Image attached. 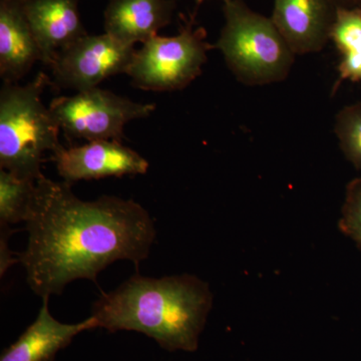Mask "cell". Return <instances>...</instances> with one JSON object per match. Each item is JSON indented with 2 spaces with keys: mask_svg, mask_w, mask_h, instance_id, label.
Segmentation results:
<instances>
[{
  "mask_svg": "<svg viewBox=\"0 0 361 361\" xmlns=\"http://www.w3.org/2000/svg\"><path fill=\"white\" fill-rule=\"evenodd\" d=\"M338 227L361 248V178L351 180L346 187Z\"/></svg>",
  "mask_w": 361,
  "mask_h": 361,
  "instance_id": "e0dca14e",
  "label": "cell"
},
{
  "mask_svg": "<svg viewBox=\"0 0 361 361\" xmlns=\"http://www.w3.org/2000/svg\"><path fill=\"white\" fill-rule=\"evenodd\" d=\"M27 246L18 256L30 289L42 298L63 293L78 279L97 282L118 260L135 267L149 257L156 228L139 203L116 196L78 198L71 184L42 176L25 221Z\"/></svg>",
  "mask_w": 361,
  "mask_h": 361,
  "instance_id": "6da1fadb",
  "label": "cell"
},
{
  "mask_svg": "<svg viewBox=\"0 0 361 361\" xmlns=\"http://www.w3.org/2000/svg\"><path fill=\"white\" fill-rule=\"evenodd\" d=\"M334 133L342 153L361 172V103L344 106L338 111Z\"/></svg>",
  "mask_w": 361,
  "mask_h": 361,
  "instance_id": "2e32d148",
  "label": "cell"
},
{
  "mask_svg": "<svg viewBox=\"0 0 361 361\" xmlns=\"http://www.w3.org/2000/svg\"><path fill=\"white\" fill-rule=\"evenodd\" d=\"M330 40L341 56L338 80L334 92L344 80L361 82V11L358 7L337 8Z\"/></svg>",
  "mask_w": 361,
  "mask_h": 361,
  "instance_id": "5bb4252c",
  "label": "cell"
},
{
  "mask_svg": "<svg viewBox=\"0 0 361 361\" xmlns=\"http://www.w3.org/2000/svg\"><path fill=\"white\" fill-rule=\"evenodd\" d=\"M82 0H25L28 23L42 52V63L51 66L56 54L87 35L80 20Z\"/></svg>",
  "mask_w": 361,
  "mask_h": 361,
  "instance_id": "30bf717a",
  "label": "cell"
},
{
  "mask_svg": "<svg viewBox=\"0 0 361 361\" xmlns=\"http://www.w3.org/2000/svg\"><path fill=\"white\" fill-rule=\"evenodd\" d=\"M51 85L44 73L23 85L4 82L0 90V169L37 180L44 176L45 154L52 156L61 148V129L42 101Z\"/></svg>",
  "mask_w": 361,
  "mask_h": 361,
  "instance_id": "3957f363",
  "label": "cell"
},
{
  "mask_svg": "<svg viewBox=\"0 0 361 361\" xmlns=\"http://www.w3.org/2000/svg\"><path fill=\"white\" fill-rule=\"evenodd\" d=\"M207 282L191 274L161 278L139 273L92 304L97 329L137 331L168 351L193 353L213 307Z\"/></svg>",
  "mask_w": 361,
  "mask_h": 361,
  "instance_id": "7a4b0ae2",
  "label": "cell"
},
{
  "mask_svg": "<svg viewBox=\"0 0 361 361\" xmlns=\"http://www.w3.org/2000/svg\"><path fill=\"white\" fill-rule=\"evenodd\" d=\"M175 0H110L104 11V32L135 45L158 35L172 21Z\"/></svg>",
  "mask_w": 361,
  "mask_h": 361,
  "instance_id": "4fadbf2b",
  "label": "cell"
},
{
  "mask_svg": "<svg viewBox=\"0 0 361 361\" xmlns=\"http://www.w3.org/2000/svg\"><path fill=\"white\" fill-rule=\"evenodd\" d=\"M225 25L215 49L242 84L266 85L288 77L296 54L271 18L252 11L242 0L223 6Z\"/></svg>",
  "mask_w": 361,
  "mask_h": 361,
  "instance_id": "277c9868",
  "label": "cell"
},
{
  "mask_svg": "<svg viewBox=\"0 0 361 361\" xmlns=\"http://www.w3.org/2000/svg\"><path fill=\"white\" fill-rule=\"evenodd\" d=\"M49 108L68 137L87 142H122L128 123L148 118L156 110L154 104L137 103L99 87L56 97Z\"/></svg>",
  "mask_w": 361,
  "mask_h": 361,
  "instance_id": "8992f818",
  "label": "cell"
},
{
  "mask_svg": "<svg viewBox=\"0 0 361 361\" xmlns=\"http://www.w3.org/2000/svg\"><path fill=\"white\" fill-rule=\"evenodd\" d=\"M337 8L334 0H274L271 20L296 56L314 54L329 42Z\"/></svg>",
  "mask_w": 361,
  "mask_h": 361,
  "instance_id": "9c48e42d",
  "label": "cell"
},
{
  "mask_svg": "<svg viewBox=\"0 0 361 361\" xmlns=\"http://www.w3.org/2000/svg\"><path fill=\"white\" fill-rule=\"evenodd\" d=\"M59 176L65 182L99 180L123 176L144 175L149 163L122 142L101 140L82 146L61 148L51 156Z\"/></svg>",
  "mask_w": 361,
  "mask_h": 361,
  "instance_id": "ba28073f",
  "label": "cell"
},
{
  "mask_svg": "<svg viewBox=\"0 0 361 361\" xmlns=\"http://www.w3.org/2000/svg\"><path fill=\"white\" fill-rule=\"evenodd\" d=\"M49 298H42L37 319L18 341L2 351L0 361H52L78 334L97 329L92 315L77 324L59 322L49 312Z\"/></svg>",
  "mask_w": 361,
  "mask_h": 361,
  "instance_id": "7c38bea8",
  "label": "cell"
},
{
  "mask_svg": "<svg viewBox=\"0 0 361 361\" xmlns=\"http://www.w3.org/2000/svg\"><path fill=\"white\" fill-rule=\"evenodd\" d=\"M338 7H345V8H350V7L357 6L360 0H334Z\"/></svg>",
  "mask_w": 361,
  "mask_h": 361,
  "instance_id": "d6986e66",
  "label": "cell"
},
{
  "mask_svg": "<svg viewBox=\"0 0 361 361\" xmlns=\"http://www.w3.org/2000/svg\"><path fill=\"white\" fill-rule=\"evenodd\" d=\"M135 47L106 32L85 35L52 61L49 68L54 84L77 92L99 87L106 78L127 73Z\"/></svg>",
  "mask_w": 361,
  "mask_h": 361,
  "instance_id": "52a82bcc",
  "label": "cell"
},
{
  "mask_svg": "<svg viewBox=\"0 0 361 361\" xmlns=\"http://www.w3.org/2000/svg\"><path fill=\"white\" fill-rule=\"evenodd\" d=\"M37 180L25 179L0 169V225L25 222L35 200Z\"/></svg>",
  "mask_w": 361,
  "mask_h": 361,
  "instance_id": "9a60e30c",
  "label": "cell"
},
{
  "mask_svg": "<svg viewBox=\"0 0 361 361\" xmlns=\"http://www.w3.org/2000/svg\"><path fill=\"white\" fill-rule=\"evenodd\" d=\"M42 61L39 44L25 11V0H0V75L18 82Z\"/></svg>",
  "mask_w": 361,
  "mask_h": 361,
  "instance_id": "8fae6325",
  "label": "cell"
},
{
  "mask_svg": "<svg viewBox=\"0 0 361 361\" xmlns=\"http://www.w3.org/2000/svg\"><path fill=\"white\" fill-rule=\"evenodd\" d=\"M205 1H207V0H194L195 7H196V9H195L194 16H195V14H196L197 9H198L199 7L201 6V4ZM221 1H223V4H227V2L230 1V0H221Z\"/></svg>",
  "mask_w": 361,
  "mask_h": 361,
  "instance_id": "ffe728a7",
  "label": "cell"
},
{
  "mask_svg": "<svg viewBox=\"0 0 361 361\" xmlns=\"http://www.w3.org/2000/svg\"><path fill=\"white\" fill-rule=\"evenodd\" d=\"M11 234L9 228H1V238H0V274L1 277L6 274L7 269L11 266L18 262V257H13V251L9 250L7 245V238Z\"/></svg>",
  "mask_w": 361,
  "mask_h": 361,
  "instance_id": "ac0fdd59",
  "label": "cell"
},
{
  "mask_svg": "<svg viewBox=\"0 0 361 361\" xmlns=\"http://www.w3.org/2000/svg\"><path fill=\"white\" fill-rule=\"evenodd\" d=\"M356 7H358V8H360L361 11V0H360V1H358L357 6H356Z\"/></svg>",
  "mask_w": 361,
  "mask_h": 361,
  "instance_id": "44dd1931",
  "label": "cell"
},
{
  "mask_svg": "<svg viewBox=\"0 0 361 361\" xmlns=\"http://www.w3.org/2000/svg\"><path fill=\"white\" fill-rule=\"evenodd\" d=\"M214 45L207 42V32L195 27L194 18L187 21L174 37H156L147 40L127 70L133 84L153 92L185 89L201 75Z\"/></svg>",
  "mask_w": 361,
  "mask_h": 361,
  "instance_id": "5b68a950",
  "label": "cell"
}]
</instances>
